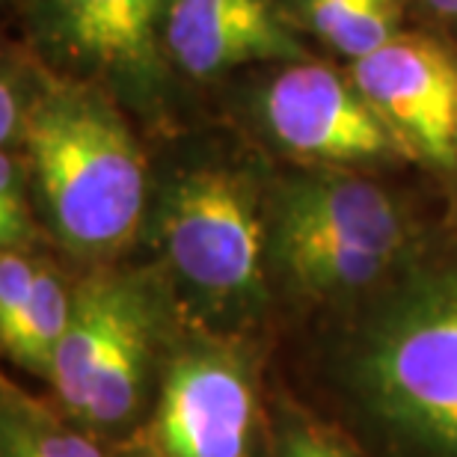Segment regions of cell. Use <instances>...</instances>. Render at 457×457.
Returning a JSON list of instances; mask_svg holds the SVG:
<instances>
[{"label":"cell","instance_id":"7c38bea8","mask_svg":"<svg viewBox=\"0 0 457 457\" xmlns=\"http://www.w3.org/2000/svg\"><path fill=\"white\" fill-rule=\"evenodd\" d=\"M71 303H75V288L54 264L39 259L21 312L12 321L0 324V347L6 360L27 374L48 380L54 353L71 321Z\"/></svg>","mask_w":457,"mask_h":457},{"label":"cell","instance_id":"4fadbf2b","mask_svg":"<svg viewBox=\"0 0 457 457\" xmlns=\"http://www.w3.org/2000/svg\"><path fill=\"white\" fill-rule=\"evenodd\" d=\"M404 0H356L297 15V21L347 60H362L401 33Z\"/></svg>","mask_w":457,"mask_h":457},{"label":"cell","instance_id":"9a60e30c","mask_svg":"<svg viewBox=\"0 0 457 457\" xmlns=\"http://www.w3.org/2000/svg\"><path fill=\"white\" fill-rule=\"evenodd\" d=\"M45 71L36 69L33 60H24L21 54H6L4 78H0V145L18 149L24 134V119L30 113V104L42 87Z\"/></svg>","mask_w":457,"mask_h":457},{"label":"cell","instance_id":"e0dca14e","mask_svg":"<svg viewBox=\"0 0 457 457\" xmlns=\"http://www.w3.org/2000/svg\"><path fill=\"white\" fill-rule=\"evenodd\" d=\"M419 4L434 24L457 36V0H419Z\"/></svg>","mask_w":457,"mask_h":457},{"label":"cell","instance_id":"ac0fdd59","mask_svg":"<svg viewBox=\"0 0 457 457\" xmlns=\"http://www.w3.org/2000/svg\"><path fill=\"white\" fill-rule=\"evenodd\" d=\"M111 457H163V454L154 452L152 445H145L143 440H134V443H125L122 449L111 452Z\"/></svg>","mask_w":457,"mask_h":457},{"label":"cell","instance_id":"d6986e66","mask_svg":"<svg viewBox=\"0 0 457 457\" xmlns=\"http://www.w3.org/2000/svg\"><path fill=\"white\" fill-rule=\"evenodd\" d=\"M345 4H356V0H295L297 15L312 12V9H324V6H345Z\"/></svg>","mask_w":457,"mask_h":457},{"label":"cell","instance_id":"6da1fadb","mask_svg":"<svg viewBox=\"0 0 457 457\" xmlns=\"http://www.w3.org/2000/svg\"><path fill=\"white\" fill-rule=\"evenodd\" d=\"M333 389L380 457H457V259L374 291L330 356Z\"/></svg>","mask_w":457,"mask_h":457},{"label":"cell","instance_id":"5bb4252c","mask_svg":"<svg viewBox=\"0 0 457 457\" xmlns=\"http://www.w3.org/2000/svg\"><path fill=\"white\" fill-rule=\"evenodd\" d=\"M36 203L21 152L0 154V250H33Z\"/></svg>","mask_w":457,"mask_h":457},{"label":"cell","instance_id":"2e32d148","mask_svg":"<svg viewBox=\"0 0 457 457\" xmlns=\"http://www.w3.org/2000/svg\"><path fill=\"white\" fill-rule=\"evenodd\" d=\"M273 457H360L339 434L324 428L300 410H282L277 436H273Z\"/></svg>","mask_w":457,"mask_h":457},{"label":"cell","instance_id":"7a4b0ae2","mask_svg":"<svg viewBox=\"0 0 457 457\" xmlns=\"http://www.w3.org/2000/svg\"><path fill=\"white\" fill-rule=\"evenodd\" d=\"M15 152L30 172L36 214L66 253L107 262L137 237L145 154L113 93L45 71Z\"/></svg>","mask_w":457,"mask_h":457},{"label":"cell","instance_id":"5b68a950","mask_svg":"<svg viewBox=\"0 0 457 457\" xmlns=\"http://www.w3.org/2000/svg\"><path fill=\"white\" fill-rule=\"evenodd\" d=\"M158 244L203 321L241 327L270 297L268 217L255 181L232 167L176 172L161 190Z\"/></svg>","mask_w":457,"mask_h":457},{"label":"cell","instance_id":"ffe728a7","mask_svg":"<svg viewBox=\"0 0 457 457\" xmlns=\"http://www.w3.org/2000/svg\"><path fill=\"white\" fill-rule=\"evenodd\" d=\"M454 158H457V131H454ZM457 170V167H454Z\"/></svg>","mask_w":457,"mask_h":457},{"label":"cell","instance_id":"52a82bcc","mask_svg":"<svg viewBox=\"0 0 457 457\" xmlns=\"http://www.w3.org/2000/svg\"><path fill=\"white\" fill-rule=\"evenodd\" d=\"M172 0H24L33 42L60 75L154 107L172 66L163 21Z\"/></svg>","mask_w":457,"mask_h":457},{"label":"cell","instance_id":"9c48e42d","mask_svg":"<svg viewBox=\"0 0 457 457\" xmlns=\"http://www.w3.org/2000/svg\"><path fill=\"white\" fill-rule=\"evenodd\" d=\"M351 80L416 158L454 172L457 57L431 36L398 33L351 62Z\"/></svg>","mask_w":457,"mask_h":457},{"label":"cell","instance_id":"8992f818","mask_svg":"<svg viewBox=\"0 0 457 457\" xmlns=\"http://www.w3.org/2000/svg\"><path fill=\"white\" fill-rule=\"evenodd\" d=\"M137 440L163 457H264L268 431L253 347L205 327L172 339Z\"/></svg>","mask_w":457,"mask_h":457},{"label":"cell","instance_id":"3957f363","mask_svg":"<svg viewBox=\"0 0 457 457\" xmlns=\"http://www.w3.org/2000/svg\"><path fill=\"white\" fill-rule=\"evenodd\" d=\"M268 268L309 303H353L413 264V220L401 199L345 167H309L264 199Z\"/></svg>","mask_w":457,"mask_h":457},{"label":"cell","instance_id":"277c9868","mask_svg":"<svg viewBox=\"0 0 457 457\" xmlns=\"http://www.w3.org/2000/svg\"><path fill=\"white\" fill-rule=\"evenodd\" d=\"M167 303L145 270L96 268L75 286L48 383L54 401L98 436L119 434L145 413L161 378Z\"/></svg>","mask_w":457,"mask_h":457},{"label":"cell","instance_id":"44dd1931","mask_svg":"<svg viewBox=\"0 0 457 457\" xmlns=\"http://www.w3.org/2000/svg\"><path fill=\"white\" fill-rule=\"evenodd\" d=\"M454 179H457V170H454Z\"/></svg>","mask_w":457,"mask_h":457},{"label":"cell","instance_id":"8fae6325","mask_svg":"<svg viewBox=\"0 0 457 457\" xmlns=\"http://www.w3.org/2000/svg\"><path fill=\"white\" fill-rule=\"evenodd\" d=\"M0 457H111L102 436L75 422L57 401L0 380Z\"/></svg>","mask_w":457,"mask_h":457},{"label":"cell","instance_id":"ba28073f","mask_svg":"<svg viewBox=\"0 0 457 457\" xmlns=\"http://www.w3.org/2000/svg\"><path fill=\"white\" fill-rule=\"evenodd\" d=\"M262 122L282 152L312 167L347 170L369 161L416 158L351 75H339L312 57L286 62L264 87Z\"/></svg>","mask_w":457,"mask_h":457},{"label":"cell","instance_id":"30bf717a","mask_svg":"<svg viewBox=\"0 0 457 457\" xmlns=\"http://www.w3.org/2000/svg\"><path fill=\"white\" fill-rule=\"evenodd\" d=\"M163 48L172 66L196 80L246 62L309 60L273 0H172Z\"/></svg>","mask_w":457,"mask_h":457}]
</instances>
